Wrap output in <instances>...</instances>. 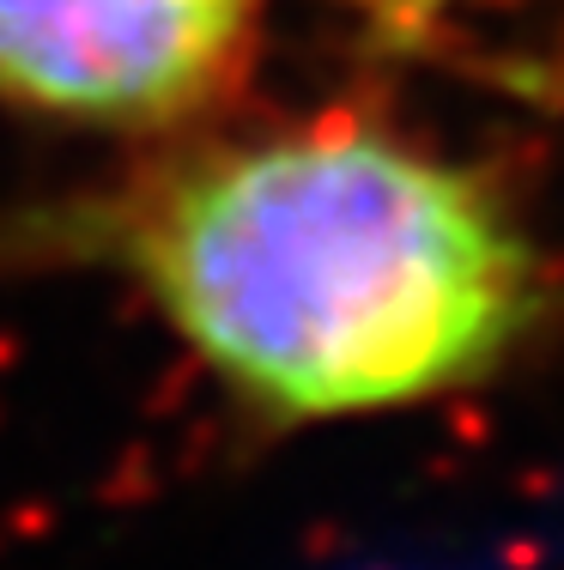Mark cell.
I'll return each mask as SVG.
<instances>
[{
  "label": "cell",
  "mask_w": 564,
  "mask_h": 570,
  "mask_svg": "<svg viewBox=\"0 0 564 570\" xmlns=\"http://www.w3.org/2000/svg\"><path fill=\"white\" fill-rule=\"evenodd\" d=\"M24 243L122 274L267 425L467 395L553 304L541 243L486 170L358 116L170 146L31 213Z\"/></svg>",
  "instance_id": "6da1fadb"
},
{
  "label": "cell",
  "mask_w": 564,
  "mask_h": 570,
  "mask_svg": "<svg viewBox=\"0 0 564 570\" xmlns=\"http://www.w3.org/2000/svg\"><path fill=\"white\" fill-rule=\"evenodd\" d=\"M261 0H0V98L73 128H182L237 86Z\"/></svg>",
  "instance_id": "7a4b0ae2"
},
{
  "label": "cell",
  "mask_w": 564,
  "mask_h": 570,
  "mask_svg": "<svg viewBox=\"0 0 564 570\" xmlns=\"http://www.w3.org/2000/svg\"><path fill=\"white\" fill-rule=\"evenodd\" d=\"M376 19H395V24H425V19H443L455 7H474V0H358Z\"/></svg>",
  "instance_id": "3957f363"
}]
</instances>
